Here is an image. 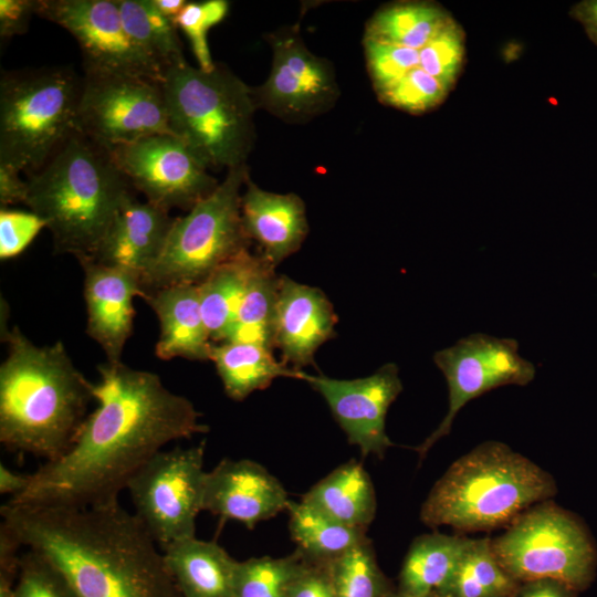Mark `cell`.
I'll use <instances>...</instances> for the list:
<instances>
[{"label":"cell","mask_w":597,"mask_h":597,"mask_svg":"<svg viewBox=\"0 0 597 597\" xmlns=\"http://www.w3.org/2000/svg\"><path fill=\"white\" fill-rule=\"evenodd\" d=\"M1 327L9 352L0 367V442L10 451L54 460L86 419L93 384L62 342L38 347L19 327Z\"/></svg>","instance_id":"3957f363"},{"label":"cell","mask_w":597,"mask_h":597,"mask_svg":"<svg viewBox=\"0 0 597 597\" xmlns=\"http://www.w3.org/2000/svg\"><path fill=\"white\" fill-rule=\"evenodd\" d=\"M419 69L440 81L451 91L464 63V30L459 22L451 21L419 50Z\"/></svg>","instance_id":"e575fe53"},{"label":"cell","mask_w":597,"mask_h":597,"mask_svg":"<svg viewBox=\"0 0 597 597\" xmlns=\"http://www.w3.org/2000/svg\"><path fill=\"white\" fill-rule=\"evenodd\" d=\"M491 546L519 583L548 578L582 591L595 577L597 549L589 533L573 514L547 501L523 512Z\"/></svg>","instance_id":"9c48e42d"},{"label":"cell","mask_w":597,"mask_h":597,"mask_svg":"<svg viewBox=\"0 0 597 597\" xmlns=\"http://www.w3.org/2000/svg\"><path fill=\"white\" fill-rule=\"evenodd\" d=\"M13 597H78L61 570L30 549L21 554Z\"/></svg>","instance_id":"74e56055"},{"label":"cell","mask_w":597,"mask_h":597,"mask_svg":"<svg viewBox=\"0 0 597 597\" xmlns=\"http://www.w3.org/2000/svg\"><path fill=\"white\" fill-rule=\"evenodd\" d=\"M258 260L259 254L247 250L198 284L201 313L212 342L226 339Z\"/></svg>","instance_id":"f1b7e54d"},{"label":"cell","mask_w":597,"mask_h":597,"mask_svg":"<svg viewBox=\"0 0 597 597\" xmlns=\"http://www.w3.org/2000/svg\"><path fill=\"white\" fill-rule=\"evenodd\" d=\"M109 151L133 189L167 211H189L219 185L209 168L174 134H154Z\"/></svg>","instance_id":"5bb4252c"},{"label":"cell","mask_w":597,"mask_h":597,"mask_svg":"<svg viewBox=\"0 0 597 597\" xmlns=\"http://www.w3.org/2000/svg\"><path fill=\"white\" fill-rule=\"evenodd\" d=\"M80 263L84 271L86 332L103 348L108 363H118L133 329V298L144 297L140 277L91 259Z\"/></svg>","instance_id":"ac0fdd59"},{"label":"cell","mask_w":597,"mask_h":597,"mask_svg":"<svg viewBox=\"0 0 597 597\" xmlns=\"http://www.w3.org/2000/svg\"><path fill=\"white\" fill-rule=\"evenodd\" d=\"M289 597H337L329 563L306 562Z\"/></svg>","instance_id":"60d3db41"},{"label":"cell","mask_w":597,"mask_h":597,"mask_svg":"<svg viewBox=\"0 0 597 597\" xmlns=\"http://www.w3.org/2000/svg\"><path fill=\"white\" fill-rule=\"evenodd\" d=\"M570 586L555 579H533L520 583L513 597H577Z\"/></svg>","instance_id":"ee69618b"},{"label":"cell","mask_w":597,"mask_h":597,"mask_svg":"<svg viewBox=\"0 0 597 597\" xmlns=\"http://www.w3.org/2000/svg\"><path fill=\"white\" fill-rule=\"evenodd\" d=\"M98 373L93 383L97 406L71 447L31 473L27 489L8 503L86 507L117 502L164 446L209 430L192 402L167 389L158 375L122 362H107Z\"/></svg>","instance_id":"6da1fadb"},{"label":"cell","mask_w":597,"mask_h":597,"mask_svg":"<svg viewBox=\"0 0 597 597\" xmlns=\"http://www.w3.org/2000/svg\"><path fill=\"white\" fill-rule=\"evenodd\" d=\"M174 221L169 211L134 193L117 210L93 260L142 280L158 260Z\"/></svg>","instance_id":"ffe728a7"},{"label":"cell","mask_w":597,"mask_h":597,"mask_svg":"<svg viewBox=\"0 0 597 597\" xmlns=\"http://www.w3.org/2000/svg\"><path fill=\"white\" fill-rule=\"evenodd\" d=\"M337 316L320 289L279 277L274 346L294 369L315 365L314 355L335 336Z\"/></svg>","instance_id":"d6986e66"},{"label":"cell","mask_w":597,"mask_h":597,"mask_svg":"<svg viewBox=\"0 0 597 597\" xmlns=\"http://www.w3.org/2000/svg\"><path fill=\"white\" fill-rule=\"evenodd\" d=\"M520 583L495 558L491 538L471 540L455 572L437 594L444 597H513Z\"/></svg>","instance_id":"4dcf8cb0"},{"label":"cell","mask_w":597,"mask_h":597,"mask_svg":"<svg viewBox=\"0 0 597 597\" xmlns=\"http://www.w3.org/2000/svg\"><path fill=\"white\" fill-rule=\"evenodd\" d=\"M241 196V219L260 255L273 266L300 250L308 233L306 208L293 192L275 193L255 185L250 176Z\"/></svg>","instance_id":"44dd1931"},{"label":"cell","mask_w":597,"mask_h":597,"mask_svg":"<svg viewBox=\"0 0 597 597\" xmlns=\"http://www.w3.org/2000/svg\"><path fill=\"white\" fill-rule=\"evenodd\" d=\"M203 457L205 442L160 450L127 484L134 513L160 549L196 536V519L202 512L207 473Z\"/></svg>","instance_id":"30bf717a"},{"label":"cell","mask_w":597,"mask_h":597,"mask_svg":"<svg viewBox=\"0 0 597 597\" xmlns=\"http://www.w3.org/2000/svg\"><path fill=\"white\" fill-rule=\"evenodd\" d=\"M144 300L160 323L157 357L208 360L212 343L202 317L198 285L176 284L149 292Z\"/></svg>","instance_id":"7402d4cb"},{"label":"cell","mask_w":597,"mask_h":597,"mask_svg":"<svg viewBox=\"0 0 597 597\" xmlns=\"http://www.w3.org/2000/svg\"><path fill=\"white\" fill-rule=\"evenodd\" d=\"M45 222L32 211L0 210V258L17 256L32 242Z\"/></svg>","instance_id":"f35d334b"},{"label":"cell","mask_w":597,"mask_h":597,"mask_svg":"<svg viewBox=\"0 0 597 597\" xmlns=\"http://www.w3.org/2000/svg\"><path fill=\"white\" fill-rule=\"evenodd\" d=\"M448 385V411L439 426L415 448L420 460L449 434L457 413L472 399L506 385L526 386L536 373L534 364L519 354L514 338L473 333L433 354Z\"/></svg>","instance_id":"7c38bea8"},{"label":"cell","mask_w":597,"mask_h":597,"mask_svg":"<svg viewBox=\"0 0 597 597\" xmlns=\"http://www.w3.org/2000/svg\"><path fill=\"white\" fill-rule=\"evenodd\" d=\"M229 7L226 0L187 1L175 20L176 27L188 38L199 67L205 71L216 64L208 45V31L227 17Z\"/></svg>","instance_id":"8d00e7d4"},{"label":"cell","mask_w":597,"mask_h":597,"mask_svg":"<svg viewBox=\"0 0 597 597\" xmlns=\"http://www.w3.org/2000/svg\"><path fill=\"white\" fill-rule=\"evenodd\" d=\"M24 205L50 230L55 253L93 260L122 203L135 190L109 149L75 130L28 175Z\"/></svg>","instance_id":"277c9868"},{"label":"cell","mask_w":597,"mask_h":597,"mask_svg":"<svg viewBox=\"0 0 597 597\" xmlns=\"http://www.w3.org/2000/svg\"><path fill=\"white\" fill-rule=\"evenodd\" d=\"M386 597H444L440 594H437V593H433V594H430V595H426V596H410V595H405V594H401L399 593L398 590L397 591H391L388 596Z\"/></svg>","instance_id":"c3c4849f"},{"label":"cell","mask_w":597,"mask_h":597,"mask_svg":"<svg viewBox=\"0 0 597 597\" xmlns=\"http://www.w3.org/2000/svg\"><path fill=\"white\" fill-rule=\"evenodd\" d=\"M23 546L50 559L78 597H182L161 549L119 501L86 507L0 509Z\"/></svg>","instance_id":"7a4b0ae2"},{"label":"cell","mask_w":597,"mask_h":597,"mask_svg":"<svg viewBox=\"0 0 597 597\" xmlns=\"http://www.w3.org/2000/svg\"><path fill=\"white\" fill-rule=\"evenodd\" d=\"M450 90L421 69H415L380 94L379 102L410 113L423 114L439 106Z\"/></svg>","instance_id":"d590c367"},{"label":"cell","mask_w":597,"mask_h":597,"mask_svg":"<svg viewBox=\"0 0 597 597\" xmlns=\"http://www.w3.org/2000/svg\"><path fill=\"white\" fill-rule=\"evenodd\" d=\"M453 18L433 1H396L380 7L367 21L363 40L421 49Z\"/></svg>","instance_id":"4316f807"},{"label":"cell","mask_w":597,"mask_h":597,"mask_svg":"<svg viewBox=\"0 0 597 597\" xmlns=\"http://www.w3.org/2000/svg\"><path fill=\"white\" fill-rule=\"evenodd\" d=\"M301 501L341 524L363 531L373 522L377 510L371 479L356 460L337 467Z\"/></svg>","instance_id":"cb8c5ba5"},{"label":"cell","mask_w":597,"mask_h":597,"mask_svg":"<svg viewBox=\"0 0 597 597\" xmlns=\"http://www.w3.org/2000/svg\"><path fill=\"white\" fill-rule=\"evenodd\" d=\"M470 543L471 538L438 532L416 537L404 559L397 590L410 596L439 593Z\"/></svg>","instance_id":"484cf974"},{"label":"cell","mask_w":597,"mask_h":597,"mask_svg":"<svg viewBox=\"0 0 597 597\" xmlns=\"http://www.w3.org/2000/svg\"><path fill=\"white\" fill-rule=\"evenodd\" d=\"M38 6L39 0H0L1 39L25 33Z\"/></svg>","instance_id":"b9f144b4"},{"label":"cell","mask_w":597,"mask_h":597,"mask_svg":"<svg viewBox=\"0 0 597 597\" xmlns=\"http://www.w3.org/2000/svg\"><path fill=\"white\" fill-rule=\"evenodd\" d=\"M82 77L72 67L3 71L0 164L38 171L76 130Z\"/></svg>","instance_id":"52a82bcc"},{"label":"cell","mask_w":597,"mask_h":597,"mask_svg":"<svg viewBox=\"0 0 597 597\" xmlns=\"http://www.w3.org/2000/svg\"><path fill=\"white\" fill-rule=\"evenodd\" d=\"M182 597H233L238 561L214 541L195 537L161 549Z\"/></svg>","instance_id":"603a6c76"},{"label":"cell","mask_w":597,"mask_h":597,"mask_svg":"<svg viewBox=\"0 0 597 597\" xmlns=\"http://www.w3.org/2000/svg\"><path fill=\"white\" fill-rule=\"evenodd\" d=\"M30 483V474H21L10 470L0 463V493L18 495L23 492Z\"/></svg>","instance_id":"bcb514c9"},{"label":"cell","mask_w":597,"mask_h":597,"mask_svg":"<svg viewBox=\"0 0 597 597\" xmlns=\"http://www.w3.org/2000/svg\"><path fill=\"white\" fill-rule=\"evenodd\" d=\"M124 25L134 42L166 72L186 63L176 24L153 0H116Z\"/></svg>","instance_id":"1f68e13d"},{"label":"cell","mask_w":597,"mask_h":597,"mask_svg":"<svg viewBox=\"0 0 597 597\" xmlns=\"http://www.w3.org/2000/svg\"><path fill=\"white\" fill-rule=\"evenodd\" d=\"M329 568L337 597H386L394 591L369 538L329 563Z\"/></svg>","instance_id":"836d02e7"},{"label":"cell","mask_w":597,"mask_h":597,"mask_svg":"<svg viewBox=\"0 0 597 597\" xmlns=\"http://www.w3.org/2000/svg\"><path fill=\"white\" fill-rule=\"evenodd\" d=\"M290 502L282 483L255 461L223 459L206 473L202 511L221 521L252 530L287 510Z\"/></svg>","instance_id":"e0dca14e"},{"label":"cell","mask_w":597,"mask_h":597,"mask_svg":"<svg viewBox=\"0 0 597 597\" xmlns=\"http://www.w3.org/2000/svg\"><path fill=\"white\" fill-rule=\"evenodd\" d=\"M266 41L272 50V65L268 78L252 87L256 108L295 124L333 108L341 93L334 66L310 51L298 27L276 30Z\"/></svg>","instance_id":"4fadbf2b"},{"label":"cell","mask_w":597,"mask_h":597,"mask_svg":"<svg viewBox=\"0 0 597 597\" xmlns=\"http://www.w3.org/2000/svg\"><path fill=\"white\" fill-rule=\"evenodd\" d=\"M23 546L15 533L0 524V597H13L19 575V548Z\"/></svg>","instance_id":"ab89813d"},{"label":"cell","mask_w":597,"mask_h":597,"mask_svg":"<svg viewBox=\"0 0 597 597\" xmlns=\"http://www.w3.org/2000/svg\"><path fill=\"white\" fill-rule=\"evenodd\" d=\"M20 171L15 168L0 164V203L1 208L25 202L28 184L23 181Z\"/></svg>","instance_id":"7bdbcfd3"},{"label":"cell","mask_w":597,"mask_h":597,"mask_svg":"<svg viewBox=\"0 0 597 597\" xmlns=\"http://www.w3.org/2000/svg\"><path fill=\"white\" fill-rule=\"evenodd\" d=\"M302 380L324 398L348 442L358 447L363 457L383 458L395 446L386 433V416L402 391L396 364L387 363L363 378L335 379L304 373Z\"/></svg>","instance_id":"2e32d148"},{"label":"cell","mask_w":597,"mask_h":597,"mask_svg":"<svg viewBox=\"0 0 597 597\" xmlns=\"http://www.w3.org/2000/svg\"><path fill=\"white\" fill-rule=\"evenodd\" d=\"M153 2L156 8L174 23L187 3L185 0H153Z\"/></svg>","instance_id":"7dc6e473"},{"label":"cell","mask_w":597,"mask_h":597,"mask_svg":"<svg viewBox=\"0 0 597 597\" xmlns=\"http://www.w3.org/2000/svg\"><path fill=\"white\" fill-rule=\"evenodd\" d=\"M286 511L291 537L306 562L332 563L368 538L366 531L341 524L302 501H291Z\"/></svg>","instance_id":"f546056e"},{"label":"cell","mask_w":597,"mask_h":597,"mask_svg":"<svg viewBox=\"0 0 597 597\" xmlns=\"http://www.w3.org/2000/svg\"><path fill=\"white\" fill-rule=\"evenodd\" d=\"M557 493L553 476L499 441H485L454 461L422 503L429 527L490 531L511 524Z\"/></svg>","instance_id":"5b68a950"},{"label":"cell","mask_w":597,"mask_h":597,"mask_svg":"<svg viewBox=\"0 0 597 597\" xmlns=\"http://www.w3.org/2000/svg\"><path fill=\"white\" fill-rule=\"evenodd\" d=\"M306 561L296 549L284 557H251L239 562L233 597H289Z\"/></svg>","instance_id":"d6a6232c"},{"label":"cell","mask_w":597,"mask_h":597,"mask_svg":"<svg viewBox=\"0 0 597 597\" xmlns=\"http://www.w3.org/2000/svg\"><path fill=\"white\" fill-rule=\"evenodd\" d=\"M210 360L214 363L228 397L241 401L255 390L269 387L279 377L301 379L304 371L274 358L272 349L251 343L212 344Z\"/></svg>","instance_id":"d4e9b609"},{"label":"cell","mask_w":597,"mask_h":597,"mask_svg":"<svg viewBox=\"0 0 597 597\" xmlns=\"http://www.w3.org/2000/svg\"><path fill=\"white\" fill-rule=\"evenodd\" d=\"M274 269L275 266L259 254L223 342L258 344L273 350L280 277L275 275Z\"/></svg>","instance_id":"83f0119b"},{"label":"cell","mask_w":597,"mask_h":597,"mask_svg":"<svg viewBox=\"0 0 597 597\" xmlns=\"http://www.w3.org/2000/svg\"><path fill=\"white\" fill-rule=\"evenodd\" d=\"M569 15L579 22L589 40L597 45V0H583L575 3Z\"/></svg>","instance_id":"f6af8a7d"},{"label":"cell","mask_w":597,"mask_h":597,"mask_svg":"<svg viewBox=\"0 0 597 597\" xmlns=\"http://www.w3.org/2000/svg\"><path fill=\"white\" fill-rule=\"evenodd\" d=\"M161 85L170 132L209 169L247 164L255 142L252 86L224 64L205 71L188 62L166 70Z\"/></svg>","instance_id":"8992f818"},{"label":"cell","mask_w":597,"mask_h":597,"mask_svg":"<svg viewBox=\"0 0 597 597\" xmlns=\"http://www.w3.org/2000/svg\"><path fill=\"white\" fill-rule=\"evenodd\" d=\"M36 15L74 36L84 73H124L163 82L164 69L130 38L116 0H39Z\"/></svg>","instance_id":"9a60e30c"},{"label":"cell","mask_w":597,"mask_h":597,"mask_svg":"<svg viewBox=\"0 0 597 597\" xmlns=\"http://www.w3.org/2000/svg\"><path fill=\"white\" fill-rule=\"evenodd\" d=\"M76 130L107 149L172 134L161 82L124 73H84Z\"/></svg>","instance_id":"8fae6325"},{"label":"cell","mask_w":597,"mask_h":597,"mask_svg":"<svg viewBox=\"0 0 597 597\" xmlns=\"http://www.w3.org/2000/svg\"><path fill=\"white\" fill-rule=\"evenodd\" d=\"M248 178L247 164L228 169L208 197L175 218L158 260L140 280L144 297L169 285H198L249 250L241 219V189Z\"/></svg>","instance_id":"ba28073f"}]
</instances>
